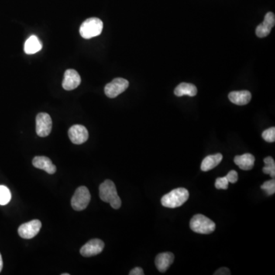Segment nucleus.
I'll return each instance as SVG.
<instances>
[{"label":"nucleus","mask_w":275,"mask_h":275,"mask_svg":"<svg viewBox=\"0 0 275 275\" xmlns=\"http://www.w3.org/2000/svg\"><path fill=\"white\" fill-rule=\"evenodd\" d=\"M100 197L106 203H109L110 206L115 210L120 208L122 205L120 197H118L115 183L110 180H106L100 186Z\"/></svg>","instance_id":"obj_1"},{"label":"nucleus","mask_w":275,"mask_h":275,"mask_svg":"<svg viewBox=\"0 0 275 275\" xmlns=\"http://www.w3.org/2000/svg\"><path fill=\"white\" fill-rule=\"evenodd\" d=\"M189 198V192L187 189L180 187L171 190L162 198V206L167 208H177L181 207Z\"/></svg>","instance_id":"obj_2"},{"label":"nucleus","mask_w":275,"mask_h":275,"mask_svg":"<svg viewBox=\"0 0 275 275\" xmlns=\"http://www.w3.org/2000/svg\"><path fill=\"white\" fill-rule=\"evenodd\" d=\"M190 226L194 232L204 235L211 234L216 229L215 222L202 214L193 217L190 220Z\"/></svg>","instance_id":"obj_3"},{"label":"nucleus","mask_w":275,"mask_h":275,"mask_svg":"<svg viewBox=\"0 0 275 275\" xmlns=\"http://www.w3.org/2000/svg\"><path fill=\"white\" fill-rule=\"evenodd\" d=\"M104 23L98 18H87L80 25V34L84 39H90L102 33Z\"/></svg>","instance_id":"obj_4"},{"label":"nucleus","mask_w":275,"mask_h":275,"mask_svg":"<svg viewBox=\"0 0 275 275\" xmlns=\"http://www.w3.org/2000/svg\"><path fill=\"white\" fill-rule=\"evenodd\" d=\"M91 199L90 191L84 186L79 187L76 190L71 199V206L76 211H82L85 210L89 205Z\"/></svg>","instance_id":"obj_5"},{"label":"nucleus","mask_w":275,"mask_h":275,"mask_svg":"<svg viewBox=\"0 0 275 275\" xmlns=\"http://www.w3.org/2000/svg\"><path fill=\"white\" fill-rule=\"evenodd\" d=\"M128 86L129 83L125 79L115 78L106 86L104 91L109 98H115L127 90Z\"/></svg>","instance_id":"obj_6"},{"label":"nucleus","mask_w":275,"mask_h":275,"mask_svg":"<svg viewBox=\"0 0 275 275\" xmlns=\"http://www.w3.org/2000/svg\"><path fill=\"white\" fill-rule=\"evenodd\" d=\"M52 120L50 115L41 112L36 116V133L40 137H47L52 132Z\"/></svg>","instance_id":"obj_7"},{"label":"nucleus","mask_w":275,"mask_h":275,"mask_svg":"<svg viewBox=\"0 0 275 275\" xmlns=\"http://www.w3.org/2000/svg\"><path fill=\"white\" fill-rule=\"evenodd\" d=\"M41 228H42V222L40 220H34L21 225L18 228V232L22 238L30 239L39 234Z\"/></svg>","instance_id":"obj_8"},{"label":"nucleus","mask_w":275,"mask_h":275,"mask_svg":"<svg viewBox=\"0 0 275 275\" xmlns=\"http://www.w3.org/2000/svg\"><path fill=\"white\" fill-rule=\"evenodd\" d=\"M104 246L105 244L102 240H100L99 238H94L82 247L80 251V254L87 258L95 256L103 252Z\"/></svg>","instance_id":"obj_9"},{"label":"nucleus","mask_w":275,"mask_h":275,"mask_svg":"<svg viewBox=\"0 0 275 275\" xmlns=\"http://www.w3.org/2000/svg\"><path fill=\"white\" fill-rule=\"evenodd\" d=\"M68 135L70 141L75 145L84 144L89 138L88 131L85 126L81 125H74L70 127Z\"/></svg>","instance_id":"obj_10"},{"label":"nucleus","mask_w":275,"mask_h":275,"mask_svg":"<svg viewBox=\"0 0 275 275\" xmlns=\"http://www.w3.org/2000/svg\"><path fill=\"white\" fill-rule=\"evenodd\" d=\"M275 24V15L273 12H268L265 15L263 22L258 25L255 30L257 36L259 38H265L271 33V31L273 29Z\"/></svg>","instance_id":"obj_11"},{"label":"nucleus","mask_w":275,"mask_h":275,"mask_svg":"<svg viewBox=\"0 0 275 275\" xmlns=\"http://www.w3.org/2000/svg\"><path fill=\"white\" fill-rule=\"evenodd\" d=\"M81 83L79 73L73 69H68L64 73L62 87L66 90H73L78 87Z\"/></svg>","instance_id":"obj_12"},{"label":"nucleus","mask_w":275,"mask_h":275,"mask_svg":"<svg viewBox=\"0 0 275 275\" xmlns=\"http://www.w3.org/2000/svg\"><path fill=\"white\" fill-rule=\"evenodd\" d=\"M174 261V255L171 252L159 254L155 258V265L160 272H166Z\"/></svg>","instance_id":"obj_13"},{"label":"nucleus","mask_w":275,"mask_h":275,"mask_svg":"<svg viewBox=\"0 0 275 275\" xmlns=\"http://www.w3.org/2000/svg\"><path fill=\"white\" fill-rule=\"evenodd\" d=\"M32 165L36 168L45 170L49 174H53L57 170V167L53 165L52 160L45 156H37L34 158Z\"/></svg>","instance_id":"obj_14"},{"label":"nucleus","mask_w":275,"mask_h":275,"mask_svg":"<svg viewBox=\"0 0 275 275\" xmlns=\"http://www.w3.org/2000/svg\"><path fill=\"white\" fill-rule=\"evenodd\" d=\"M228 99L235 105L245 106L250 102L252 94L248 90L232 91L228 94Z\"/></svg>","instance_id":"obj_15"},{"label":"nucleus","mask_w":275,"mask_h":275,"mask_svg":"<svg viewBox=\"0 0 275 275\" xmlns=\"http://www.w3.org/2000/svg\"><path fill=\"white\" fill-rule=\"evenodd\" d=\"M255 157L252 154L246 153L242 155L235 156L234 162L239 168L244 170H249L253 168L255 165Z\"/></svg>","instance_id":"obj_16"},{"label":"nucleus","mask_w":275,"mask_h":275,"mask_svg":"<svg viewBox=\"0 0 275 275\" xmlns=\"http://www.w3.org/2000/svg\"><path fill=\"white\" fill-rule=\"evenodd\" d=\"M222 155L218 153L216 155H209L203 160L201 164V170L203 171H209L217 167L222 162Z\"/></svg>","instance_id":"obj_17"},{"label":"nucleus","mask_w":275,"mask_h":275,"mask_svg":"<svg viewBox=\"0 0 275 275\" xmlns=\"http://www.w3.org/2000/svg\"><path fill=\"white\" fill-rule=\"evenodd\" d=\"M174 94L177 97H183V96L194 97L197 94V89L196 86L193 84L181 83L176 87L174 90Z\"/></svg>","instance_id":"obj_18"},{"label":"nucleus","mask_w":275,"mask_h":275,"mask_svg":"<svg viewBox=\"0 0 275 275\" xmlns=\"http://www.w3.org/2000/svg\"><path fill=\"white\" fill-rule=\"evenodd\" d=\"M42 45L39 39L35 35H32L27 39L24 46V51L27 55H33L41 51Z\"/></svg>","instance_id":"obj_19"},{"label":"nucleus","mask_w":275,"mask_h":275,"mask_svg":"<svg viewBox=\"0 0 275 275\" xmlns=\"http://www.w3.org/2000/svg\"><path fill=\"white\" fill-rule=\"evenodd\" d=\"M265 166L263 167V172L267 174H270L272 178L275 177V162L272 157H267L264 159Z\"/></svg>","instance_id":"obj_20"},{"label":"nucleus","mask_w":275,"mask_h":275,"mask_svg":"<svg viewBox=\"0 0 275 275\" xmlns=\"http://www.w3.org/2000/svg\"><path fill=\"white\" fill-rule=\"evenodd\" d=\"M11 192L5 186L0 185V205H6L11 200Z\"/></svg>","instance_id":"obj_21"},{"label":"nucleus","mask_w":275,"mask_h":275,"mask_svg":"<svg viewBox=\"0 0 275 275\" xmlns=\"http://www.w3.org/2000/svg\"><path fill=\"white\" fill-rule=\"evenodd\" d=\"M261 188L266 192L268 195L271 196L275 194V180L274 178L265 183L261 186Z\"/></svg>","instance_id":"obj_22"},{"label":"nucleus","mask_w":275,"mask_h":275,"mask_svg":"<svg viewBox=\"0 0 275 275\" xmlns=\"http://www.w3.org/2000/svg\"><path fill=\"white\" fill-rule=\"evenodd\" d=\"M262 138L264 140L266 141L269 143L275 142V128L272 127V128H268L266 130L264 131L262 133Z\"/></svg>","instance_id":"obj_23"},{"label":"nucleus","mask_w":275,"mask_h":275,"mask_svg":"<svg viewBox=\"0 0 275 275\" xmlns=\"http://www.w3.org/2000/svg\"><path fill=\"white\" fill-rule=\"evenodd\" d=\"M216 188L219 190H226L228 187V181L226 177H219L216 180Z\"/></svg>","instance_id":"obj_24"},{"label":"nucleus","mask_w":275,"mask_h":275,"mask_svg":"<svg viewBox=\"0 0 275 275\" xmlns=\"http://www.w3.org/2000/svg\"><path fill=\"white\" fill-rule=\"evenodd\" d=\"M228 183H235L238 180V173L235 170H231L228 172V174L225 176Z\"/></svg>","instance_id":"obj_25"},{"label":"nucleus","mask_w":275,"mask_h":275,"mask_svg":"<svg viewBox=\"0 0 275 275\" xmlns=\"http://www.w3.org/2000/svg\"><path fill=\"white\" fill-rule=\"evenodd\" d=\"M215 275H231L230 271L227 268H221L214 273Z\"/></svg>","instance_id":"obj_26"},{"label":"nucleus","mask_w":275,"mask_h":275,"mask_svg":"<svg viewBox=\"0 0 275 275\" xmlns=\"http://www.w3.org/2000/svg\"><path fill=\"white\" fill-rule=\"evenodd\" d=\"M145 275L144 273L143 269H141L139 267L135 268V269H132L130 272H129V275Z\"/></svg>","instance_id":"obj_27"},{"label":"nucleus","mask_w":275,"mask_h":275,"mask_svg":"<svg viewBox=\"0 0 275 275\" xmlns=\"http://www.w3.org/2000/svg\"><path fill=\"white\" fill-rule=\"evenodd\" d=\"M2 266H3V262H2V255L0 254V272L2 271Z\"/></svg>","instance_id":"obj_28"},{"label":"nucleus","mask_w":275,"mask_h":275,"mask_svg":"<svg viewBox=\"0 0 275 275\" xmlns=\"http://www.w3.org/2000/svg\"><path fill=\"white\" fill-rule=\"evenodd\" d=\"M62 275H69V274H62Z\"/></svg>","instance_id":"obj_29"}]
</instances>
